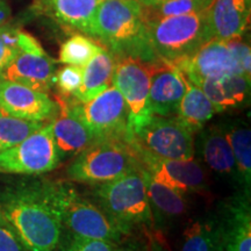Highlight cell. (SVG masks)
<instances>
[{
	"label": "cell",
	"mask_w": 251,
	"mask_h": 251,
	"mask_svg": "<svg viewBox=\"0 0 251 251\" xmlns=\"http://www.w3.org/2000/svg\"><path fill=\"white\" fill-rule=\"evenodd\" d=\"M233 150L235 166L247 192H250L251 183V133L247 126H234L225 131Z\"/></svg>",
	"instance_id": "cell-25"
},
{
	"label": "cell",
	"mask_w": 251,
	"mask_h": 251,
	"mask_svg": "<svg viewBox=\"0 0 251 251\" xmlns=\"http://www.w3.org/2000/svg\"><path fill=\"white\" fill-rule=\"evenodd\" d=\"M174 65L188 79L199 85L206 78L241 74L230 41L211 39L194 51L190 57Z\"/></svg>",
	"instance_id": "cell-12"
},
{
	"label": "cell",
	"mask_w": 251,
	"mask_h": 251,
	"mask_svg": "<svg viewBox=\"0 0 251 251\" xmlns=\"http://www.w3.org/2000/svg\"><path fill=\"white\" fill-rule=\"evenodd\" d=\"M147 240V251H171L168 240L162 230L153 227L142 228Z\"/></svg>",
	"instance_id": "cell-35"
},
{
	"label": "cell",
	"mask_w": 251,
	"mask_h": 251,
	"mask_svg": "<svg viewBox=\"0 0 251 251\" xmlns=\"http://www.w3.org/2000/svg\"><path fill=\"white\" fill-rule=\"evenodd\" d=\"M100 1H102V0H100Z\"/></svg>",
	"instance_id": "cell-39"
},
{
	"label": "cell",
	"mask_w": 251,
	"mask_h": 251,
	"mask_svg": "<svg viewBox=\"0 0 251 251\" xmlns=\"http://www.w3.org/2000/svg\"><path fill=\"white\" fill-rule=\"evenodd\" d=\"M96 198L100 208L124 235L153 227L143 168L99 184Z\"/></svg>",
	"instance_id": "cell-3"
},
{
	"label": "cell",
	"mask_w": 251,
	"mask_h": 251,
	"mask_svg": "<svg viewBox=\"0 0 251 251\" xmlns=\"http://www.w3.org/2000/svg\"><path fill=\"white\" fill-rule=\"evenodd\" d=\"M201 155L213 171L224 175L236 171L233 150L225 130L220 127H211L202 133Z\"/></svg>",
	"instance_id": "cell-24"
},
{
	"label": "cell",
	"mask_w": 251,
	"mask_h": 251,
	"mask_svg": "<svg viewBox=\"0 0 251 251\" xmlns=\"http://www.w3.org/2000/svg\"><path fill=\"white\" fill-rule=\"evenodd\" d=\"M55 251H113V244L77 236L63 228L61 240Z\"/></svg>",
	"instance_id": "cell-30"
},
{
	"label": "cell",
	"mask_w": 251,
	"mask_h": 251,
	"mask_svg": "<svg viewBox=\"0 0 251 251\" xmlns=\"http://www.w3.org/2000/svg\"><path fill=\"white\" fill-rule=\"evenodd\" d=\"M63 228L77 236L115 244L125 236L98 205L85 199L71 185L55 183Z\"/></svg>",
	"instance_id": "cell-6"
},
{
	"label": "cell",
	"mask_w": 251,
	"mask_h": 251,
	"mask_svg": "<svg viewBox=\"0 0 251 251\" xmlns=\"http://www.w3.org/2000/svg\"><path fill=\"white\" fill-rule=\"evenodd\" d=\"M77 112L93 135L94 142L133 140L128 124V106L115 86L107 87L90 101L77 102Z\"/></svg>",
	"instance_id": "cell-8"
},
{
	"label": "cell",
	"mask_w": 251,
	"mask_h": 251,
	"mask_svg": "<svg viewBox=\"0 0 251 251\" xmlns=\"http://www.w3.org/2000/svg\"><path fill=\"white\" fill-rule=\"evenodd\" d=\"M115 67L114 52L102 48L83 67V80L75 99L78 102H87L112 85Z\"/></svg>",
	"instance_id": "cell-22"
},
{
	"label": "cell",
	"mask_w": 251,
	"mask_h": 251,
	"mask_svg": "<svg viewBox=\"0 0 251 251\" xmlns=\"http://www.w3.org/2000/svg\"><path fill=\"white\" fill-rule=\"evenodd\" d=\"M59 162L61 153L49 124L0 152V174L42 175L55 170Z\"/></svg>",
	"instance_id": "cell-9"
},
{
	"label": "cell",
	"mask_w": 251,
	"mask_h": 251,
	"mask_svg": "<svg viewBox=\"0 0 251 251\" xmlns=\"http://www.w3.org/2000/svg\"><path fill=\"white\" fill-rule=\"evenodd\" d=\"M213 0H166L161 4L143 7L146 18H164L205 11Z\"/></svg>",
	"instance_id": "cell-29"
},
{
	"label": "cell",
	"mask_w": 251,
	"mask_h": 251,
	"mask_svg": "<svg viewBox=\"0 0 251 251\" xmlns=\"http://www.w3.org/2000/svg\"><path fill=\"white\" fill-rule=\"evenodd\" d=\"M0 251H27L7 222L0 225Z\"/></svg>",
	"instance_id": "cell-34"
},
{
	"label": "cell",
	"mask_w": 251,
	"mask_h": 251,
	"mask_svg": "<svg viewBox=\"0 0 251 251\" xmlns=\"http://www.w3.org/2000/svg\"><path fill=\"white\" fill-rule=\"evenodd\" d=\"M250 4L251 0H213L206 9L212 39H240L249 25Z\"/></svg>",
	"instance_id": "cell-17"
},
{
	"label": "cell",
	"mask_w": 251,
	"mask_h": 251,
	"mask_svg": "<svg viewBox=\"0 0 251 251\" xmlns=\"http://www.w3.org/2000/svg\"><path fill=\"white\" fill-rule=\"evenodd\" d=\"M218 112L234 108L246 102L250 92V77L240 74L206 78L198 85Z\"/></svg>",
	"instance_id": "cell-20"
},
{
	"label": "cell",
	"mask_w": 251,
	"mask_h": 251,
	"mask_svg": "<svg viewBox=\"0 0 251 251\" xmlns=\"http://www.w3.org/2000/svg\"><path fill=\"white\" fill-rule=\"evenodd\" d=\"M139 1L143 7H151V6L161 4V2L166 1V0H139Z\"/></svg>",
	"instance_id": "cell-37"
},
{
	"label": "cell",
	"mask_w": 251,
	"mask_h": 251,
	"mask_svg": "<svg viewBox=\"0 0 251 251\" xmlns=\"http://www.w3.org/2000/svg\"><path fill=\"white\" fill-rule=\"evenodd\" d=\"M194 131L177 117L151 115L131 131L135 146L164 159H192Z\"/></svg>",
	"instance_id": "cell-7"
},
{
	"label": "cell",
	"mask_w": 251,
	"mask_h": 251,
	"mask_svg": "<svg viewBox=\"0 0 251 251\" xmlns=\"http://www.w3.org/2000/svg\"><path fill=\"white\" fill-rule=\"evenodd\" d=\"M142 168L152 179L181 194L201 192L206 188V175L194 159H164L135 146Z\"/></svg>",
	"instance_id": "cell-11"
},
{
	"label": "cell",
	"mask_w": 251,
	"mask_h": 251,
	"mask_svg": "<svg viewBox=\"0 0 251 251\" xmlns=\"http://www.w3.org/2000/svg\"><path fill=\"white\" fill-rule=\"evenodd\" d=\"M102 48V46H100L91 37L81 34H75L61 46L58 61L63 64L83 68Z\"/></svg>",
	"instance_id": "cell-27"
},
{
	"label": "cell",
	"mask_w": 251,
	"mask_h": 251,
	"mask_svg": "<svg viewBox=\"0 0 251 251\" xmlns=\"http://www.w3.org/2000/svg\"><path fill=\"white\" fill-rule=\"evenodd\" d=\"M83 80V68L65 64L55 71L54 85L62 97H75Z\"/></svg>",
	"instance_id": "cell-31"
},
{
	"label": "cell",
	"mask_w": 251,
	"mask_h": 251,
	"mask_svg": "<svg viewBox=\"0 0 251 251\" xmlns=\"http://www.w3.org/2000/svg\"><path fill=\"white\" fill-rule=\"evenodd\" d=\"M185 93L183 74L164 62L151 64L149 89V109L152 115L176 117Z\"/></svg>",
	"instance_id": "cell-14"
},
{
	"label": "cell",
	"mask_w": 251,
	"mask_h": 251,
	"mask_svg": "<svg viewBox=\"0 0 251 251\" xmlns=\"http://www.w3.org/2000/svg\"><path fill=\"white\" fill-rule=\"evenodd\" d=\"M147 36L156 62L168 64L190 57L212 39L205 11L164 18H146Z\"/></svg>",
	"instance_id": "cell-4"
},
{
	"label": "cell",
	"mask_w": 251,
	"mask_h": 251,
	"mask_svg": "<svg viewBox=\"0 0 251 251\" xmlns=\"http://www.w3.org/2000/svg\"><path fill=\"white\" fill-rule=\"evenodd\" d=\"M9 18H11V8L6 4V1L0 0V27L8 24Z\"/></svg>",
	"instance_id": "cell-36"
},
{
	"label": "cell",
	"mask_w": 251,
	"mask_h": 251,
	"mask_svg": "<svg viewBox=\"0 0 251 251\" xmlns=\"http://www.w3.org/2000/svg\"><path fill=\"white\" fill-rule=\"evenodd\" d=\"M56 62L46 51H20L0 78L48 93L54 86Z\"/></svg>",
	"instance_id": "cell-15"
},
{
	"label": "cell",
	"mask_w": 251,
	"mask_h": 251,
	"mask_svg": "<svg viewBox=\"0 0 251 251\" xmlns=\"http://www.w3.org/2000/svg\"><path fill=\"white\" fill-rule=\"evenodd\" d=\"M77 102L56 100L58 111L50 124L59 153H79L94 142L93 135L78 114Z\"/></svg>",
	"instance_id": "cell-16"
},
{
	"label": "cell",
	"mask_w": 251,
	"mask_h": 251,
	"mask_svg": "<svg viewBox=\"0 0 251 251\" xmlns=\"http://www.w3.org/2000/svg\"><path fill=\"white\" fill-rule=\"evenodd\" d=\"M2 216L27 251H55L63 231L55 184L9 187L0 196Z\"/></svg>",
	"instance_id": "cell-1"
},
{
	"label": "cell",
	"mask_w": 251,
	"mask_h": 251,
	"mask_svg": "<svg viewBox=\"0 0 251 251\" xmlns=\"http://www.w3.org/2000/svg\"><path fill=\"white\" fill-rule=\"evenodd\" d=\"M147 184V194L152 215L153 228L163 231V228L172 220L180 218L186 212L187 205L183 194L165 186L155 179L143 169Z\"/></svg>",
	"instance_id": "cell-21"
},
{
	"label": "cell",
	"mask_w": 251,
	"mask_h": 251,
	"mask_svg": "<svg viewBox=\"0 0 251 251\" xmlns=\"http://www.w3.org/2000/svg\"><path fill=\"white\" fill-rule=\"evenodd\" d=\"M183 76L185 80V93L176 117L191 130L197 131L201 129L203 125L219 112L211 100L207 98L203 91L188 79L184 74Z\"/></svg>",
	"instance_id": "cell-23"
},
{
	"label": "cell",
	"mask_w": 251,
	"mask_h": 251,
	"mask_svg": "<svg viewBox=\"0 0 251 251\" xmlns=\"http://www.w3.org/2000/svg\"><path fill=\"white\" fill-rule=\"evenodd\" d=\"M18 35V28L9 24L0 27V74L20 52Z\"/></svg>",
	"instance_id": "cell-32"
},
{
	"label": "cell",
	"mask_w": 251,
	"mask_h": 251,
	"mask_svg": "<svg viewBox=\"0 0 251 251\" xmlns=\"http://www.w3.org/2000/svg\"><path fill=\"white\" fill-rule=\"evenodd\" d=\"M93 37L113 52L157 63L147 36L143 6L139 0H102L97 8Z\"/></svg>",
	"instance_id": "cell-2"
},
{
	"label": "cell",
	"mask_w": 251,
	"mask_h": 251,
	"mask_svg": "<svg viewBox=\"0 0 251 251\" xmlns=\"http://www.w3.org/2000/svg\"><path fill=\"white\" fill-rule=\"evenodd\" d=\"M4 222H6V221H5L4 216H2V212H1V207H0V225H1V224H4Z\"/></svg>",
	"instance_id": "cell-38"
},
{
	"label": "cell",
	"mask_w": 251,
	"mask_h": 251,
	"mask_svg": "<svg viewBox=\"0 0 251 251\" xmlns=\"http://www.w3.org/2000/svg\"><path fill=\"white\" fill-rule=\"evenodd\" d=\"M218 227L224 251H251L249 194H243L228 202Z\"/></svg>",
	"instance_id": "cell-18"
},
{
	"label": "cell",
	"mask_w": 251,
	"mask_h": 251,
	"mask_svg": "<svg viewBox=\"0 0 251 251\" xmlns=\"http://www.w3.org/2000/svg\"><path fill=\"white\" fill-rule=\"evenodd\" d=\"M42 126V122L23 120L0 112V152L20 143Z\"/></svg>",
	"instance_id": "cell-28"
},
{
	"label": "cell",
	"mask_w": 251,
	"mask_h": 251,
	"mask_svg": "<svg viewBox=\"0 0 251 251\" xmlns=\"http://www.w3.org/2000/svg\"><path fill=\"white\" fill-rule=\"evenodd\" d=\"M180 251H224L214 222L194 221L185 229Z\"/></svg>",
	"instance_id": "cell-26"
},
{
	"label": "cell",
	"mask_w": 251,
	"mask_h": 251,
	"mask_svg": "<svg viewBox=\"0 0 251 251\" xmlns=\"http://www.w3.org/2000/svg\"><path fill=\"white\" fill-rule=\"evenodd\" d=\"M151 64L128 55L115 58L112 85L119 90L128 106L130 133L152 115L149 109Z\"/></svg>",
	"instance_id": "cell-10"
},
{
	"label": "cell",
	"mask_w": 251,
	"mask_h": 251,
	"mask_svg": "<svg viewBox=\"0 0 251 251\" xmlns=\"http://www.w3.org/2000/svg\"><path fill=\"white\" fill-rule=\"evenodd\" d=\"M142 168L133 142L97 141L78 153L69 165L68 177L78 183L99 185Z\"/></svg>",
	"instance_id": "cell-5"
},
{
	"label": "cell",
	"mask_w": 251,
	"mask_h": 251,
	"mask_svg": "<svg viewBox=\"0 0 251 251\" xmlns=\"http://www.w3.org/2000/svg\"><path fill=\"white\" fill-rule=\"evenodd\" d=\"M113 251H147V240L142 229L140 234L133 231L125 235L118 243L113 244Z\"/></svg>",
	"instance_id": "cell-33"
},
{
	"label": "cell",
	"mask_w": 251,
	"mask_h": 251,
	"mask_svg": "<svg viewBox=\"0 0 251 251\" xmlns=\"http://www.w3.org/2000/svg\"><path fill=\"white\" fill-rule=\"evenodd\" d=\"M39 9L63 26L93 36V24L100 0H37Z\"/></svg>",
	"instance_id": "cell-19"
},
{
	"label": "cell",
	"mask_w": 251,
	"mask_h": 251,
	"mask_svg": "<svg viewBox=\"0 0 251 251\" xmlns=\"http://www.w3.org/2000/svg\"><path fill=\"white\" fill-rule=\"evenodd\" d=\"M58 107L48 93L0 78V112L27 121H51Z\"/></svg>",
	"instance_id": "cell-13"
}]
</instances>
